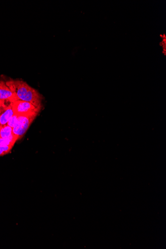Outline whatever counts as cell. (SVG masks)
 Returning a JSON list of instances; mask_svg holds the SVG:
<instances>
[{"mask_svg": "<svg viewBox=\"0 0 166 249\" xmlns=\"http://www.w3.org/2000/svg\"><path fill=\"white\" fill-rule=\"evenodd\" d=\"M0 100L12 103L18 100L6 83L1 80H0Z\"/></svg>", "mask_w": 166, "mask_h": 249, "instance_id": "cell-4", "label": "cell"}, {"mask_svg": "<svg viewBox=\"0 0 166 249\" xmlns=\"http://www.w3.org/2000/svg\"><path fill=\"white\" fill-rule=\"evenodd\" d=\"M14 115L12 103H9L0 116V125H7L10 119Z\"/></svg>", "mask_w": 166, "mask_h": 249, "instance_id": "cell-5", "label": "cell"}, {"mask_svg": "<svg viewBox=\"0 0 166 249\" xmlns=\"http://www.w3.org/2000/svg\"><path fill=\"white\" fill-rule=\"evenodd\" d=\"M14 115L19 116H36L40 109L37 107L32 103L21 100H16L12 103Z\"/></svg>", "mask_w": 166, "mask_h": 249, "instance_id": "cell-2", "label": "cell"}, {"mask_svg": "<svg viewBox=\"0 0 166 249\" xmlns=\"http://www.w3.org/2000/svg\"><path fill=\"white\" fill-rule=\"evenodd\" d=\"M18 141L13 135L11 137L7 139L0 138V146H13Z\"/></svg>", "mask_w": 166, "mask_h": 249, "instance_id": "cell-7", "label": "cell"}, {"mask_svg": "<svg viewBox=\"0 0 166 249\" xmlns=\"http://www.w3.org/2000/svg\"><path fill=\"white\" fill-rule=\"evenodd\" d=\"M36 117V116H18L17 124L13 128V135L18 140L25 134Z\"/></svg>", "mask_w": 166, "mask_h": 249, "instance_id": "cell-3", "label": "cell"}, {"mask_svg": "<svg viewBox=\"0 0 166 249\" xmlns=\"http://www.w3.org/2000/svg\"><path fill=\"white\" fill-rule=\"evenodd\" d=\"M10 102H8L6 105H5L3 106L0 107V116H1V115L2 114V113L3 112V111L5 109L7 106L8 105V103H10Z\"/></svg>", "mask_w": 166, "mask_h": 249, "instance_id": "cell-9", "label": "cell"}, {"mask_svg": "<svg viewBox=\"0 0 166 249\" xmlns=\"http://www.w3.org/2000/svg\"><path fill=\"white\" fill-rule=\"evenodd\" d=\"M0 126H1V125H0ZM0 138H1V136H0Z\"/></svg>", "mask_w": 166, "mask_h": 249, "instance_id": "cell-11", "label": "cell"}, {"mask_svg": "<svg viewBox=\"0 0 166 249\" xmlns=\"http://www.w3.org/2000/svg\"><path fill=\"white\" fill-rule=\"evenodd\" d=\"M18 116L14 115L12 117H11L7 125L10 126L12 128H13L17 124L18 121Z\"/></svg>", "mask_w": 166, "mask_h": 249, "instance_id": "cell-8", "label": "cell"}, {"mask_svg": "<svg viewBox=\"0 0 166 249\" xmlns=\"http://www.w3.org/2000/svg\"><path fill=\"white\" fill-rule=\"evenodd\" d=\"M13 135V128L8 125L0 126V136L2 139H7Z\"/></svg>", "mask_w": 166, "mask_h": 249, "instance_id": "cell-6", "label": "cell"}, {"mask_svg": "<svg viewBox=\"0 0 166 249\" xmlns=\"http://www.w3.org/2000/svg\"><path fill=\"white\" fill-rule=\"evenodd\" d=\"M6 83L17 100L30 102L41 109L43 98L37 89L22 80H12Z\"/></svg>", "mask_w": 166, "mask_h": 249, "instance_id": "cell-1", "label": "cell"}, {"mask_svg": "<svg viewBox=\"0 0 166 249\" xmlns=\"http://www.w3.org/2000/svg\"><path fill=\"white\" fill-rule=\"evenodd\" d=\"M8 101H3L0 100V107L3 106L6 104ZM12 103V102H11Z\"/></svg>", "mask_w": 166, "mask_h": 249, "instance_id": "cell-10", "label": "cell"}]
</instances>
